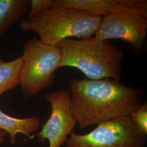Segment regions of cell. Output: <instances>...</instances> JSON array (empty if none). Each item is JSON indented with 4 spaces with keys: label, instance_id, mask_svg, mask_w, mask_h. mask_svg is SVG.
<instances>
[{
    "label": "cell",
    "instance_id": "obj_1",
    "mask_svg": "<svg viewBox=\"0 0 147 147\" xmlns=\"http://www.w3.org/2000/svg\"><path fill=\"white\" fill-rule=\"evenodd\" d=\"M71 110L80 129L130 116L142 105V89L118 81L71 79L68 83Z\"/></svg>",
    "mask_w": 147,
    "mask_h": 147
},
{
    "label": "cell",
    "instance_id": "obj_2",
    "mask_svg": "<svg viewBox=\"0 0 147 147\" xmlns=\"http://www.w3.org/2000/svg\"><path fill=\"white\" fill-rule=\"evenodd\" d=\"M57 47L62 53L61 68L78 69L89 80H121L124 55L108 40H100L94 37L66 39Z\"/></svg>",
    "mask_w": 147,
    "mask_h": 147
},
{
    "label": "cell",
    "instance_id": "obj_3",
    "mask_svg": "<svg viewBox=\"0 0 147 147\" xmlns=\"http://www.w3.org/2000/svg\"><path fill=\"white\" fill-rule=\"evenodd\" d=\"M102 18L80 9L53 7L33 18L22 19L19 27L24 32L36 33L42 42L57 46L63 40L70 38L94 37Z\"/></svg>",
    "mask_w": 147,
    "mask_h": 147
},
{
    "label": "cell",
    "instance_id": "obj_4",
    "mask_svg": "<svg viewBox=\"0 0 147 147\" xmlns=\"http://www.w3.org/2000/svg\"><path fill=\"white\" fill-rule=\"evenodd\" d=\"M22 50L19 86L24 98L28 99L53 84L55 72L61 68L62 53L58 47L37 38L27 41Z\"/></svg>",
    "mask_w": 147,
    "mask_h": 147
},
{
    "label": "cell",
    "instance_id": "obj_5",
    "mask_svg": "<svg viewBox=\"0 0 147 147\" xmlns=\"http://www.w3.org/2000/svg\"><path fill=\"white\" fill-rule=\"evenodd\" d=\"M145 135L130 116L106 121L84 135L73 131L66 141V147H144Z\"/></svg>",
    "mask_w": 147,
    "mask_h": 147
},
{
    "label": "cell",
    "instance_id": "obj_6",
    "mask_svg": "<svg viewBox=\"0 0 147 147\" xmlns=\"http://www.w3.org/2000/svg\"><path fill=\"white\" fill-rule=\"evenodd\" d=\"M147 8L112 13L102 18L95 38L120 39L128 42L131 51H141L146 38Z\"/></svg>",
    "mask_w": 147,
    "mask_h": 147
},
{
    "label": "cell",
    "instance_id": "obj_7",
    "mask_svg": "<svg viewBox=\"0 0 147 147\" xmlns=\"http://www.w3.org/2000/svg\"><path fill=\"white\" fill-rule=\"evenodd\" d=\"M45 99L51 109V115L36 137L37 141L49 142V147H61L74 131L77 124L71 110V99L68 89H59L47 93Z\"/></svg>",
    "mask_w": 147,
    "mask_h": 147
},
{
    "label": "cell",
    "instance_id": "obj_8",
    "mask_svg": "<svg viewBox=\"0 0 147 147\" xmlns=\"http://www.w3.org/2000/svg\"><path fill=\"white\" fill-rule=\"evenodd\" d=\"M53 7L70 8L86 11L95 15L147 8L146 0H56Z\"/></svg>",
    "mask_w": 147,
    "mask_h": 147
},
{
    "label": "cell",
    "instance_id": "obj_9",
    "mask_svg": "<svg viewBox=\"0 0 147 147\" xmlns=\"http://www.w3.org/2000/svg\"><path fill=\"white\" fill-rule=\"evenodd\" d=\"M40 119L38 117L26 118H17L5 114L0 109V129L8 133L11 138V143L14 144L16 136L21 134L29 137L39 129Z\"/></svg>",
    "mask_w": 147,
    "mask_h": 147
},
{
    "label": "cell",
    "instance_id": "obj_10",
    "mask_svg": "<svg viewBox=\"0 0 147 147\" xmlns=\"http://www.w3.org/2000/svg\"><path fill=\"white\" fill-rule=\"evenodd\" d=\"M29 0H0V37L27 13Z\"/></svg>",
    "mask_w": 147,
    "mask_h": 147
},
{
    "label": "cell",
    "instance_id": "obj_11",
    "mask_svg": "<svg viewBox=\"0 0 147 147\" xmlns=\"http://www.w3.org/2000/svg\"><path fill=\"white\" fill-rule=\"evenodd\" d=\"M21 57L9 62L0 58V96L19 86Z\"/></svg>",
    "mask_w": 147,
    "mask_h": 147
},
{
    "label": "cell",
    "instance_id": "obj_12",
    "mask_svg": "<svg viewBox=\"0 0 147 147\" xmlns=\"http://www.w3.org/2000/svg\"><path fill=\"white\" fill-rule=\"evenodd\" d=\"M135 125L145 135H147V104H142L130 115Z\"/></svg>",
    "mask_w": 147,
    "mask_h": 147
},
{
    "label": "cell",
    "instance_id": "obj_13",
    "mask_svg": "<svg viewBox=\"0 0 147 147\" xmlns=\"http://www.w3.org/2000/svg\"><path fill=\"white\" fill-rule=\"evenodd\" d=\"M55 0H31L28 19H32L52 8Z\"/></svg>",
    "mask_w": 147,
    "mask_h": 147
},
{
    "label": "cell",
    "instance_id": "obj_14",
    "mask_svg": "<svg viewBox=\"0 0 147 147\" xmlns=\"http://www.w3.org/2000/svg\"><path fill=\"white\" fill-rule=\"evenodd\" d=\"M5 135H6V132L5 131L0 129V143L4 141Z\"/></svg>",
    "mask_w": 147,
    "mask_h": 147
}]
</instances>
